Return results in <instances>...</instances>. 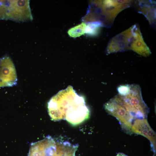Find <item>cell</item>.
<instances>
[{
    "label": "cell",
    "instance_id": "cell-6",
    "mask_svg": "<svg viewBox=\"0 0 156 156\" xmlns=\"http://www.w3.org/2000/svg\"><path fill=\"white\" fill-rule=\"evenodd\" d=\"M131 133L141 135L148 139L152 146L155 148L156 134L149 124L146 119H136L133 123Z\"/></svg>",
    "mask_w": 156,
    "mask_h": 156
},
{
    "label": "cell",
    "instance_id": "cell-9",
    "mask_svg": "<svg viewBox=\"0 0 156 156\" xmlns=\"http://www.w3.org/2000/svg\"><path fill=\"white\" fill-rule=\"evenodd\" d=\"M86 24L84 23L69 29L68 33L71 37L75 38L79 37L85 33Z\"/></svg>",
    "mask_w": 156,
    "mask_h": 156
},
{
    "label": "cell",
    "instance_id": "cell-3",
    "mask_svg": "<svg viewBox=\"0 0 156 156\" xmlns=\"http://www.w3.org/2000/svg\"><path fill=\"white\" fill-rule=\"evenodd\" d=\"M134 25L113 37L109 42L106 49L107 54L131 50L140 30Z\"/></svg>",
    "mask_w": 156,
    "mask_h": 156
},
{
    "label": "cell",
    "instance_id": "cell-2",
    "mask_svg": "<svg viewBox=\"0 0 156 156\" xmlns=\"http://www.w3.org/2000/svg\"><path fill=\"white\" fill-rule=\"evenodd\" d=\"M133 119H146L149 112L143 100L140 86L131 85L129 92L125 95L118 94L113 97Z\"/></svg>",
    "mask_w": 156,
    "mask_h": 156
},
{
    "label": "cell",
    "instance_id": "cell-8",
    "mask_svg": "<svg viewBox=\"0 0 156 156\" xmlns=\"http://www.w3.org/2000/svg\"><path fill=\"white\" fill-rule=\"evenodd\" d=\"M102 26V24L98 21L89 23L86 25L85 33L90 36H95L97 34L100 28Z\"/></svg>",
    "mask_w": 156,
    "mask_h": 156
},
{
    "label": "cell",
    "instance_id": "cell-10",
    "mask_svg": "<svg viewBox=\"0 0 156 156\" xmlns=\"http://www.w3.org/2000/svg\"><path fill=\"white\" fill-rule=\"evenodd\" d=\"M131 85H120L117 88L118 94L121 95H125L128 93L130 90Z\"/></svg>",
    "mask_w": 156,
    "mask_h": 156
},
{
    "label": "cell",
    "instance_id": "cell-11",
    "mask_svg": "<svg viewBox=\"0 0 156 156\" xmlns=\"http://www.w3.org/2000/svg\"><path fill=\"white\" fill-rule=\"evenodd\" d=\"M116 156H128L126 155L121 153H118Z\"/></svg>",
    "mask_w": 156,
    "mask_h": 156
},
{
    "label": "cell",
    "instance_id": "cell-4",
    "mask_svg": "<svg viewBox=\"0 0 156 156\" xmlns=\"http://www.w3.org/2000/svg\"><path fill=\"white\" fill-rule=\"evenodd\" d=\"M6 3L7 19L17 22L33 20L29 0H8Z\"/></svg>",
    "mask_w": 156,
    "mask_h": 156
},
{
    "label": "cell",
    "instance_id": "cell-7",
    "mask_svg": "<svg viewBox=\"0 0 156 156\" xmlns=\"http://www.w3.org/2000/svg\"><path fill=\"white\" fill-rule=\"evenodd\" d=\"M139 2L140 7L138 9L139 12L145 16L150 24H153L156 18L155 2L141 1Z\"/></svg>",
    "mask_w": 156,
    "mask_h": 156
},
{
    "label": "cell",
    "instance_id": "cell-5",
    "mask_svg": "<svg viewBox=\"0 0 156 156\" xmlns=\"http://www.w3.org/2000/svg\"><path fill=\"white\" fill-rule=\"evenodd\" d=\"M104 107L107 113L118 120L123 130L131 133V127L134 120L119 103L113 98L105 104Z\"/></svg>",
    "mask_w": 156,
    "mask_h": 156
},
{
    "label": "cell",
    "instance_id": "cell-1",
    "mask_svg": "<svg viewBox=\"0 0 156 156\" xmlns=\"http://www.w3.org/2000/svg\"><path fill=\"white\" fill-rule=\"evenodd\" d=\"M48 109L52 120H66L73 125L82 123L90 116L84 98L77 94L70 86L60 91L51 99Z\"/></svg>",
    "mask_w": 156,
    "mask_h": 156
}]
</instances>
